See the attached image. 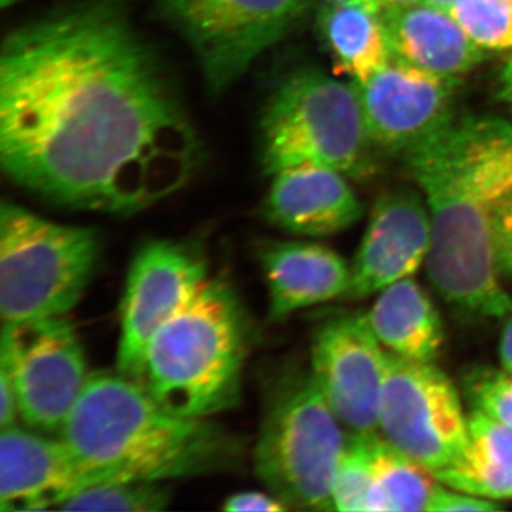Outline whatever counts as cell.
Segmentation results:
<instances>
[{"instance_id": "83f0119b", "label": "cell", "mask_w": 512, "mask_h": 512, "mask_svg": "<svg viewBox=\"0 0 512 512\" xmlns=\"http://www.w3.org/2000/svg\"><path fill=\"white\" fill-rule=\"evenodd\" d=\"M500 505L494 500L477 497V495L463 493V491H448L443 487L437 488L429 507V512H457V511H498Z\"/></svg>"}, {"instance_id": "7c38bea8", "label": "cell", "mask_w": 512, "mask_h": 512, "mask_svg": "<svg viewBox=\"0 0 512 512\" xmlns=\"http://www.w3.org/2000/svg\"><path fill=\"white\" fill-rule=\"evenodd\" d=\"M386 352L367 313L329 316L312 336L311 372L349 433H379Z\"/></svg>"}, {"instance_id": "ffe728a7", "label": "cell", "mask_w": 512, "mask_h": 512, "mask_svg": "<svg viewBox=\"0 0 512 512\" xmlns=\"http://www.w3.org/2000/svg\"><path fill=\"white\" fill-rule=\"evenodd\" d=\"M436 477L453 490L488 500L512 497V427L473 410L463 456Z\"/></svg>"}, {"instance_id": "e575fe53", "label": "cell", "mask_w": 512, "mask_h": 512, "mask_svg": "<svg viewBox=\"0 0 512 512\" xmlns=\"http://www.w3.org/2000/svg\"><path fill=\"white\" fill-rule=\"evenodd\" d=\"M22 2V0H0L2 8H9V6L16 5V3Z\"/></svg>"}, {"instance_id": "277c9868", "label": "cell", "mask_w": 512, "mask_h": 512, "mask_svg": "<svg viewBox=\"0 0 512 512\" xmlns=\"http://www.w3.org/2000/svg\"><path fill=\"white\" fill-rule=\"evenodd\" d=\"M251 333L234 286L208 276L148 342L137 382L171 412L211 419L239 402Z\"/></svg>"}, {"instance_id": "44dd1931", "label": "cell", "mask_w": 512, "mask_h": 512, "mask_svg": "<svg viewBox=\"0 0 512 512\" xmlns=\"http://www.w3.org/2000/svg\"><path fill=\"white\" fill-rule=\"evenodd\" d=\"M319 32L338 73L365 83L392 59L382 15L356 5L320 9Z\"/></svg>"}, {"instance_id": "4dcf8cb0", "label": "cell", "mask_w": 512, "mask_h": 512, "mask_svg": "<svg viewBox=\"0 0 512 512\" xmlns=\"http://www.w3.org/2000/svg\"><path fill=\"white\" fill-rule=\"evenodd\" d=\"M500 339V360L503 369L512 372V312L507 316Z\"/></svg>"}, {"instance_id": "9a60e30c", "label": "cell", "mask_w": 512, "mask_h": 512, "mask_svg": "<svg viewBox=\"0 0 512 512\" xmlns=\"http://www.w3.org/2000/svg\"><path fill=\"white\" fill-rule=\"evenodd\" d=\"M62 437L45 436L18 424L0 436V511L60 508L74 494L93 485Z\"/></svg>"}, {"instance_id": "836d02e7", "label": "cell", "mask_w": 512, "mask_h": 512, "mask_svg": "<svg viewBox=\"0 0 512 512\" xmlns=\"http://www.w3.org/2000/svg\"><path fill=\"white\" fill-rule=\"evenodd\" d=\"M426 2L433 3V5L440 6V8L446 9L447 6H450L451 3L456 2V0H426Z\"/></svg>"}, {"instance_id": "ba28073f", "label": "cell", "mask_w": 512, "mask_h": 512, "mask_svg": "<svg viewBox=\"0 0 512 512\" xmlns=\"http://www.w3.org/2000/svg\"><path fill=\"white\" fill-rule=\"evenodd\" d=\"M158 5L191 46L208 89L221 93L298 28L311 0H158Z\"/></svg>"}, {"instance_id": "5b68a950", "label": "cell", "mask_w": 512, "mask_h": 512, "mask_svg": "<svg viewBox=\"0 0 512 512\" xmlns=\"http://www.w3.org/2000/svg\"><path fill=\"white\" fill-rule=\"evenodd\" d=\"M346 439L311 370H284L265 387L256 476L289 510L335 511L333 478Z\"/></svg>"}, {"instance_id": "603a6c76", "label": "cell", "mask_w": 512, "mask_h": 512, "mask_svg": "<svg viewBox=\"0 0 512 512\" xmlns=\"http://www.w3.org/2000/svg\"><path fill=\"white\" fill-rule=\"evenodd\" d=\"M170 504V494L160 483L107 481L89 485L59 508L63 511L156 512Z\"/></svg>"}, {"instance_id": "52a82bcc", "label": "cell", "mask_w": 512, "mask_h": 512, "mask_svg": "<svg viewBox=\"0 0 512 512\" xmlns=\"http://www.w3.org/2000/svg\"><path fill=\"white\" fill-rule=\"evenodd\" d=\"M100 258L94 229L59 224L13 202L0 207V316L20 326L72 311Z\"/></svg>"}, {"instance_id": "f546056e", "label": "cell", "mask_w": 512, "mask_h": 512, "mask_svg": "<svg viewBox=\"0 0 512 512\" xmlns=\"http://www.w3.org/2000/svg\"><path fill=\"white\" fill-rule=\"evenodd\" d=\"M497 97L512 106V53L501 67L497 80Z\"/></svg>"}, {"instance_id": "484cf974", "label": "cell", "mask_w": 512, "mask_h": 512, "mask_svg": "<svg viewBox=\"0 0 512 512\" xmlns=\"http://www.w3.org/2000/svg\"><path fill=\"white\" fill-rule=\"evenodd\" d=\"M463 387L473 410L512 427V372L474 367L464 375Z\"/></svg>"}, {"instance_id": "8992f818", "label": "cell", "mask_w": 512, "mask_h": 512, "mask_svg": "<svg viewBox=\"0 0 512 512\" xmlns=\"http://www.w3.org/2000/svg\"><path fill=\"white\" fill-rule=\"evenodd\" d=\"M373 148L353 82L318 69L296 70L266 101L259 123L266 174L311 164L363 178L375 171Z\"/></svg>"}, {"instance_id": "d4e9b609", "label": "cell", "mask_w": 512, "mask_h": 512, "mask_svg": "<svg viewBox=\"0 0 512 512\" xmlns=\"http://www.w3.org/2000/svg\"><path fill=\"white\" fill-rule=\"evenodd\" d=\"M446 9L484 52H512V0H456Z\"/></svg>"}, {"instance_id": "d6a6232c", "label": "cell", "mask_w": 512, "mask_h": 512, "mask_svg": "<svg viewBox=\"0 0 512 512\" xmlns=\"http://www.w3.org/2000/svg\"><path fill=\"white\" fill-rule=\"evenodd\" d=\"M383 9L403 8V6L416 5V3L426 2V0H380Z\"/></svg>"}, {"instance_id": "7a4b0ae2", "label": "cell", "mask_w": 512, "mask_h": 512, "mask_svg": "<svg viewBox=\"0 0 512 512\" xmlns=\"http://www.w3.org/2000/svg\"><path fill=\"white\" fill-rule=\"evenodd\" d=\"M431 221L427 276L441 298L478 318H507L512 298L495 262L498 208L512 191V124L454 119L404 156Z\"/></svg>"}, {"instance_id": "ac0fdd59", "label": "cell", "mask_w": 512, "mask_h": 512, "mask_svg": "<svg viewBox=\"0 0 512 512\" xmlns=\"http://www.w3.org/2000/svg\"><path fill=\"white\" fill-rule=\"evenodd\" d=\"M380 15L393 59L456 82L483 62L484 50L447 9L421 2Z\"/></svg>"}, {"instance_id": "2e32d148", "label": "cell", "mask_w": 512, "mask_h": 512, "mask_svg": "<svg viewBox=\"0 0 512 512\" xmlns=\"http://www.w3.org/2000/svg\"><path fill=\"white\" fill-rule=\"evenodd\" d=\"M262 215L289 234L323 238L359 222L363 207L345 174L306 164L272 175Z\"/></svg>"}, {"instance_id": "4fadbf2b", "label": "cell", "mask_w": 512, "mask_h": 512, "mask_svg": "<svg viewBox=\"0 0 512 512\" xmlns=\"http://www.w3.org/2000/svg\"><path fill=\"white\" fill-rule=\"evenodd\" d=\"M456 83L393 57L367 82H353L373 146L404 157L447 127Z\"/></svg>"}, {"instance_id": "7402d4cb", "label": "cell", "mask_w": 512, "mask_h": 512, "mask_svg": "<svg viewBox=\"0 0 512 512\" xmlns=\"http://www.w3.org/2000/svg\"><path fill=\"white\" fill-rule=\"evenodd\" d=\"M439 478L380 434L373 443V478L366 512L429 511Z\"/></svg>"}, {"instance_id": "9c48e42d", "label": "cell", "mask_w": 512, "mask_h": 512, "mask_svg": "<svg viewBox=\"0 0 512 512\" xmlns=\"http://www.w3.org/2000/svg\"><path fill=\"white\" fill-rule=\"evenodd\" d=\"M379 433L434 474L463 456L468 419L450 377L430 362L386 352Z\"/></svg>"}, {"instance_id": "5bb4252c", "label": "cell", "mask_w": 512, "mask_h": 512, "mask_svg": "<svg viewBox=\"0 0 512 512\" xmlns=\"http://www.w3.org/2000/svg\"><path fill=\"white\" fill-rule=\"evenodd\" d=\"M431 244L429 208L421 192H384L373 205L343 301L356 302L409 278L426 264Z\"/></svg>"}, {"instance_id": "1f68e13d", "label": "cell", "mask_w": 512, "mask_h": 512, "mask_svg": "<svg viewBox=\"0 0 512 512\" xmlns=\"http://www.w3.org/2000/svg\"><path fill=\"white\" fill-rule=\"evenodd\" d=\"M325 3H329V5H356L363 6V8H367L373 10V12L382 13L383 6L380 0H323Z\"/></svg>"}, {"instance_id": "4316f807", "label": "cell", "mask_w": 512, "mask_h": 512, "mask_svg": "<svg viewBox=\"0 0 512 512\" xmlns=\"http://www.w3.org/2000/svg\"><path fill=\"white\" fill-rule=\"evenodd\" d=\"M494 249L498 274L512 279V191L501 202L495 217Z\"/></svg>"}, {"instance_id": "cb8c5ba5", "label": "cell", "mask_w": 512, "mask_h": 512, "mask_svg": "<svg viewBox=\"0 0 512 512\" xmlns=\"http://www.w3.org/2000/svg\"><path fill=\"white\" fill-rule=\"evenodd\" d=\"M377 434H348L333 478V510L366 512L373 478V443Z\"/></svg>"}, {"instance_id": "d6986e66", "label": "cell", "mask_w": 512, "mask_h": 512, "mask_svg": "<svg viewBox=\"0 0 512 512\" xmlns=\"http://www.w3.org/2000/svg\"><path fill=\"white\" fill-rule=\"evenodd\" d=\"M366 313L377 339L394 355L430 363L440 356L444 343L440 312L412 276L379 292Z\"/></svg>"}, {"instance_id": "8fae6325", "label": "cell", "mask_w": 512, "mask_h": 512, "mask_svg": "<svg viewBox=\"0 0 512 512\" xmlns=\"http://www.w3.org/2000/svg\"><path fill=\"white\" fill-rule=\"evenodd\" d=\"M207 279V261L194 245L151 239L138 249L121 298L117 372L137 382L148 342Z\"/></svg>"}, {"instance_id": "6da1fadb", "label": "cell", "mask_w": 512, "mask_h": 512, "mask_svg": "<svg viewBox=\"0 0 512 512\" xmlns=\"http://www.w3.org/2000/svg\"><path fill=\"white\" fill-rule=\"evenodd\" d=\"M200 143L154 50L114 0L25 23L0 50V164L73 210L128 215L190 181Z\"/></svg>"}, {"instance_id": "f1b7e54d", "label": "cell", "mask_w": 512, "mask_h": 512, "mask_svg": "<svg viewBox=\"0 0 512 512\" xmlns=\"http://www.w3.org/2000/svg\"><path fill=\"white\" fill-rule=\"evenodd\" d=\"M222 508L229 512H282L289 510L274 494L256 493V491L231 495L224 501Z\"/></svg>"}, {"instance_id": "3957f363", "label": "cell", "mask_w": 512, "mask_h": 512, "mask_svg": "<svg viewBox=\"0 0 512 512\" xmlns=\"http://www.w3.org/2000/svg\"><path fill=\"white\" fill-rule=\"evenodd\" d=\"M59 436L94 484L210 476L238 467L244 456L235 434L211 419L171 412L119 372L90 375Z\"/></svg>"}, {"instance_id": "30bf717a", "label": "cell", "mask_w": 512, "mask_h": 512, "mask_svg": "<svg viewBox=\"0 0 512 512\" xmlns=\"http://www.w3.org/2000/svg\"><path fill=\"white\" fill-rule=\"evenodd\" d=\"M0 365L12 373L19 419L42 433L62 431L90 379L82 342L64 316L2 325Z\"/></svg>"}, {"instance_id": "e0dca14e", "label": "cell", "mask_w": 512, "mask_h": 512, "mask_svg": "<svg viewBox=\"0 0 512 512\" xmlns=\"http://www.w3.org/2000/svg\"><path fill=\"white\" fill-rule=\"evenodd\" d=\"M268 286V316L288 319L311 306L345 298L350 265L326 245L309 241H268L256 249Z\"/></svg>"}]
</instances>
